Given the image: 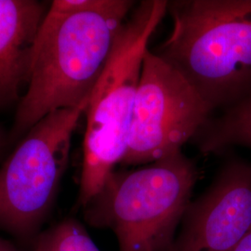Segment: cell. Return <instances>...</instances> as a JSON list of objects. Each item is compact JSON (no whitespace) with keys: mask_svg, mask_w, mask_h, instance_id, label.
Here are the masks:
<instances>
[{"mask_svg":"<svg viewBox=\"0 0 251 251\" xmlns=\"http://www.w3.org/2000/svg\"><path fill=\"white\" fill-rule=\"evenodd\" d=\"M134 5L129 0H98L79 10L72 0L52 1L33 48L13 134H25L49 114L90 98Z\"/></svg>","mask_w":251,"mask_h":251,"instance_id":"6da1fadb","label":"cell"},{"mask_svg":"<svg viewBox=\"0 0 251 251\" xmlns=\"http://www.w3.org/2000/svg\"><path fill=\"white\" fill-rule=\"evenodd\" d=\"M171 34L154 53L214 110L251 90V0L169 2Z\"/></svg>","mask_w":251,"mask_h":251,"instance_id":"7a4b0ae2","label":"cell"},{"mask_svg":"<svg viewBox=\"0 0 251 251\" xmlns=\"http://www.w3.org/2000/svg\"><path fill=\"white\" fill-rule=\"evenodd\" d=\"M169 1L141 2L127 18L90 95L83 141L78 204L85 207L125 155L144 54Z\"/></svg>","mask_w":251,"mask_h":251,"instance_id":"3957f363","label":"cell"},{"mask_svg":"<svg viewBox=\"0 0 251 251\" xmlns=\"http://www.w3.org/2000/svg\"><path fill=\"white\" fill-rule=\"evenodd\" d=\"M198 177L195 163L182 152L136 171H114L84 207L85 219L113 231L119 251H168Z\"/></svg>","mask_w":251,"mask_h":251,"instance_id":"277c9868","label":"cell"},{"mask_svg":"<svg viewBox=\"0 0 251 251\" xmlns=\"http://www.w3.org/2000/svg\"><path fill=\"white\" fill-rule=\"evenodd\" d=\"M90 98L76 107L46 116L2 165L0 228L24 239L38 235L66 171L73 133Z\"/></svg>","mask_w":251,"mask_h":251,"instance_id":"5b68a950","label":"cell"},{"mask_svg":"<svg viewBox=\"0 0 251 251\" xmlns=\"http://www.w3.org/2000/svg\"><path fill=\"white\" fill-rule=\"evenodd\" d=\"M212 111L180 73L148 49L121 164H151L181 152Z\"/></svg>","mask_w":251,"mask_h":251,"instance_id":"8992f818","label":"cell"},{"mask_svg":"<svg viewBox=\"0 0 251 251\" xmlns=\"http://www.w3.org/2000/svg\"><path fill=\"white\" fill-rule=\"evenodd\" d=\"M251 231V163L228 162L191 202L168 251H231Z\"/></svg>","mask_w":251,"mask_h":251,"instance_id":"52a82bcc","label":"cell"},{"mask_svg":"<svg viewBox=\"0 0 251 251\" xmlns=\"http://www.w3.org/2000/svg\"><path fill=\"white\" fill-rule=\"evenodd\" d=\"M44 6L35 0H0V107L19 100Z\"/></svg>","mask_w":251,"mask_h":251,"instance_id":"ba28073f","label":"cell"},{"mask_svg":"<svg viewBox=\"0 0 251 251\" xmlns=\"http://www.w3.org/2000/svg\"><path fill=\"white\" fill-rule=\"evenodd\" d=\"M198 134V145L204 153L221 152L233 145L251 149V90Z\"/></svg>","mask_w":251,"mask_h":251,"instance_id":"9c48e42d","label":"cell"},{"mask_svg":"<svg viewBox=\"0 0 251 251\" xmlns=\"http://www.w3.org/2000/svg\"><path fill=\"white\" fill-rule=\"evenodd\" d=\"M34 251H100L79 222L66 219L38 233Z\"/></svg>","mask_w":251,"mask_h":251,"instance_id":"30bf717a","label":"cell"},{"mask_svg":"<svg viewBox=\"0 0 251 251\" xmlns=\"http://www.w3.org/2000/svg\"><path fill=\"white\" fill-rule=\"evenodd\" d=\"M231 251H251V231L246 234Z\"/></svg>","mask_w":251,"mask_h":251,"instance_id":"8fae6325","label":"cell"},{"mask_svg":"<svg viewBox=\"0 0 251 251\" xmlns=\"http://www.w3.org/2000/svg\"><path fill=\"white\" fill-rule=\"evenodd\" d=\"M0 251H19L12 244L0 238Z\"/></svg>","mask_w":251,"mask_h":251,"instance_id":"7c38bea8","label":"cell"},{"mask_svg":"<svg viewBox=\"0 0 251 251\" xmlns=\"http://www.w3.org/2000/svg\"><path fill=\"white\" fill-rule=\"evenodd\" d=\"M3 144H4V137H3V133H2V131L0 129V151H1L2 147H3Z\"/></svg>","mask_w":251,"mask_h":251,"instance_id":"4fadbf2b","label":"cell"}]
</instances>
